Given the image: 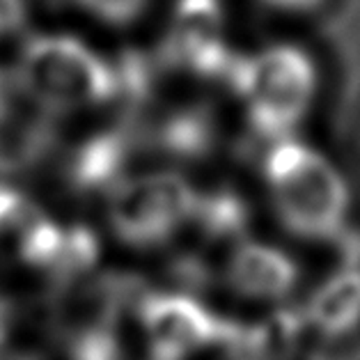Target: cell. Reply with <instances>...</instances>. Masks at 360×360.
<instances>
[{"label": "cell", "mask_w": 360, "mask_h": 360, "mask_svg": "<svg viewBox=\"0 0 360 360\" xmlns=\"http://www.w3.org/2000/svg\"><path fill=\"white\" fill-rule=\"evenodd\" d=\"M264 181L278 221L305 241L342 234L351 212V191L326 154L296 138L276 140L264 159Z\"/></svg>", "instance_id": "cell-1"}, {"label": "cell", "mask_w": 360, "mask_h": 360, "mask_svg": "<svg viewBox=\"0 0 360 360\" xmlns=\"http://www.w3.org/2000/svg\"><path fill=\"white\" fill-rule=\"evenodd\" d=\"M67 232L53 221L32 218L25 223L23 236L19 241L21 257L32 266H56L65 259Z\"/></svg>", "instance_id": "cell-11"}, {"label": "cell", "mask_w": 360, "mask_h": 360, "mask_svg": "<svg viewBox=\"0 0 360 360\" xmlns=\"http://www.w3.org/2000/svg\"><path fill=\"white\" fill-rule=\"evenodd\" d=\"M307 323L323 338H345L360 326V266H342L314 289Z\"/></svg>", "instance_id": "cell-7"}, {"label": "cell", "mask_w": 360, "mask_h": 360, "mask_svg": "<svg viewBox=\"0 0 360 360\" xmlns=\"http://www.w3.org/2000/svg\"><path fill=\"white\" fill-rule=\"evenodd\" d=\"M145 338L156 360H184L207 349L221 326L200 301L186 294H156L140 310Z\"/></svg>", "instance_id": "cell-5"}, {"label": "cell", "mask_w": 360, "mask_h": 360, "mask_svg": "<svg viewBox=\"0 0 360 360\" xmlns=\"http://www.w3.org/2000/svg\"><path fill=\"white\" fill-rule=\"evenodd\" d=\"M25 23H28L25 0H0V39L21 32Z\"/></svg>", "instance_id": "cell-15"}, {"label": "cell", "mask_w": 360, "mask_h": 360, "mask_svg": "<svg viewBox=\"0 0 360 360\" xmlns=\"http://www.w3.org/2000/svg\"><path fill=\"white\" fill-rule=\"evenodd\" d=\"M227 285L234 294L257 303L285 301L301 283L296 259L274 243L241 239L234 243L225 266Z\"/></svg>", "instance_id": "cell-6"}, {"label": "cell", "mask_w": 360, "mask_h": 360, "mask_svg": "<svg viewBox=\"0 0 360 360\" xmlns=\"http://www.w3.org/2000/svg\"><path fill=\"white\" fill-rule=\"evenodd\" d=\"M124 163V147L115 136H94L74 156L72 174L83 188L115 186L122 179L120 168Z\"/></svg>", "instance_id": "cell-9"}, {"label": "cell", "mask_w": 360, "mask_h": 360, "mask_svg": "<svg viewBox=\"0 0 360 360\" xmlns=\"http://www.w3.org/2000/svg\"><path fill=\"white\" fill-rule=\"evenodd\" d=\"M25 214V200L19 191L10 188L7 184H0V232L16 225Z\"/></svg>", "instance_id": "cell-16"}, {"label": "cell", "mask_w": 360, "mask_h": 360, "mask_svg": "<svg viewBox=\"0 0 360 360\" xmlns=\"http://www.w3.org/2000/svg\"><path fill=\"white\" fill-rule=\"evenodd\" d=\"M74 360H120V351L106 333H90L78 342Z\"/></svg>", "instance_id": "cell-14"}, {"label": "cell", "mask_w": 360, "mask_h": 360, "mask_svg": "<svg viewBox=\"0 0 360 360\" xmlns=\"http://www.w3.org/2000/svg\"><path fill=\"white\" fill-rule=\"evenodd\" d=\"M74 3L94 21L112 28H124L147 12L152 0H74Z\"/></svg>", "instance_id": "cell-13"}, {"label": "cell", "mask_w": 360, "mask_h": 360, "mask_svg": "<svg viewBox=\"0 0 360 360\" xmlns=\"http://www.w3.org/2000/svg\"><path fill=\"white\" fill-rule=\"evenodd\" d=\"M245 218V207L232 193H216L212 198L198 195V207L193 221H200L207 232L212 234H230L239 232Z\"/></svg>", "instance_id": "cell-12"}, {"label": "cell", "mask_w": 360, "mask_h": 360, "mask_svg": "<svg viewBox=\"0 0 360 360\" xmlns=\"http://www.w3.org/2000/svg\"><path fill=\"white\" fill-rule=\"evenodd\" d=\"M163 145L179 156H200L214 143V124L202 110H184L163 127Z\"/></svg>", "instance_id": "cell-10"}, {"label": "cell", "mask_w": 360, "mask_h": 360, "mask_svg": "<svg viewBox=\"0 0 360 360\" xmlns=\"http://www.w3.org/2000/svg\"><path fill=\"white\" fill-rule=\"evenodd\" d=\"M234 87L250 124L266 138L283 140L310 112L319 72L296 44H269L234 67Z\"/></svg>", "instance_id": "cell-3"}, {"label": "cell", "mask_w": 360, "mask_h": 360, "mask_svg": "<svg viewBox=\"0 0 360 360\" xmlns=\"http://www.w3.org/2000/svg\"><path fill=\"white\" fill-rule=\"evenodd\" d=\"M10 85H12V81L7 78V74L0 72V117H3L5 112L12 108V103H10V96H12Z\"/></svg>", "instance_id": "cell-18"}, {"label": "cell", "mask_w": 360, "mask_h": 360, "mask_svg": "<svg viewBox=\"0 0 360 360\" xmlns=\"http://www.w3.org/2000/svg\"><path fill=\"white\" fill-rule=\"evenodd\" d=\"M266 7L276 12H285V14H307L312 10L321 7L326 0H262Z\"/></svg>", "instance_id": "cell-17"}, {"label": "cell", "mask_w": 360, "mask_h": 360, "mask_svg": "<svg viewBox=\"0 0 360 360\" xmlns=\"http://www.w3.org/2000/svg\"><path fill=\"white\" fill-rule=\"evenodd\" d=\"M7 330H10V307L0 298V345H3Z\"/></svg>", "instance_id": "cell-19"}, {"label": "cell", "mask_w": 360, "mask_h": 360, "mask_svg": "<svg viewBox=\"0 0 360 360\" xmlns=\"http://www.w3.org/2000/svg\"><path fill=\"white\" fill-rule=\"evenodd\" d=\"M51 129L46 120L19 115L10 108L0 117V174H12L30 168L46 152Z\"/></svg>", "instance_id": "cell-8"}, {"label": "cell", "mask_w": 360, "mask_h": 360, "mask_svg": "<svg viewBox=\"0 0 360 360\" xmlns=\"http://www.w3.org/2000/svg\"><path fill=\"white\" fill-rule=\"evenodd\" d=\"M198 195L193 184L172 170L122 177L108 195V225L129 248H159L193 221Z\"/></svg>", "instance_id": "cell-4"}, {"label": "cell", "mask_w": 360, "mask_h": 360, "mask_svg": "<svg viewBox=\"0 0 360 360\" xmlns=\"http://www.w3.org/2000/svg\"><path fill=\"white\" fill-rule=\"evenodd\" d=\"M12 83L41 112L101 106L117 92V74L101 53L74 34H32L21 46Z\"/></svg>", "instance_id": "cell-2"}]
</instances>
